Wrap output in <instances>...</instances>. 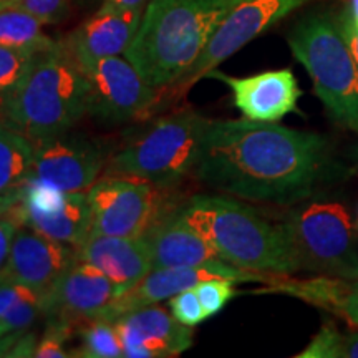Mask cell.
Instances as JSON below:
<instances>
[{
  "mask_svg": "<svg viewBox=\"0 0 358 358\" xmlns=\"http://www.w3.org/2000/svg\"><path fill=\"white\" fill-rule=\"evenodd\" d=\"M34 53L0 47V101L10 95L29 73L35 60Z\"/></svg>",
  "mask_w": 358,
  "mask_h": 358,
  "instance_id": "4316f807",
  "label": "cell"
},
{
  "mask_svg": "<svg viewBox=\"0 0 358 358\" xmlns=\"http://www.w3.org/2000/svg\"><path fill=\"white\" fill-rule=\"evenodd\" d=\"M252 294H284L310 303L358 327V285L340 277L317 275L312 279H289L277 275L266 287L252 290Z\"/></svg>",
  "mask_w": 358,
  "mask_h": 358,
  "instance_id": "44dd1931",
  "label": "cell"
},
{
  "mask_svg": "<svg viewBox=\"0 0 358 358\" xmlns=\"http://www.w3.org/2000/svg\"><path fill=\"white\" fill-rule=\"evenodd\" d=\"M87 80V113L105 123L140 120L159 98L127 57L116 55L80 65Z\"/></svg>",
  "mask_w": 358,
  "mask_h": 358,
  "instance_id": "30bf717a",
  "label": "cell"
},
{
  "mask_svg": "<svg viewBox=\"0 0 358 358\" xmlns=\"http://www.w3.org/2000/svg\"><path fill=\"white\" fill-rule=\"evenodd\" d=\"M306 2L308 0H239L224 17L203 55L176 88H187L199 78H204L209 71L216 70L217 65L234 55L244 45L267 32L272 25Z\"/></svg>",
  "mask_w": 358,
  "mask_h": 358,
  "instance_id": "8fae6325",
  "label": "cell"
},
{
  "mask_svg": "<svg viewBox=\"0 0 358 358\" xmlns=\"http://www.w3.org/2000/svg\"><path fill=\"white\" fill-rule=\"evenodd\" d=\"M282 226L299 268L317 275L358 279L355 227L342 204L329 199H302L285 214Z\"/></svg>",
  "mask_w": 358,
  "mask_h": 358,
  "instance_id": "52a82bcc",
  "label": "cell"
},
{
  "mask_svg": "<svg viewBox=\"0 0 358 358\" xmlns=\"http://www.w3.org/2000/svg\"><path fill=\"white\" fill-rule=\"evenodd\" d=\"M87 115V80L65 43L35 57L29 73L0 101V120L34 145L69 133Z\"/></svg>",
  "mask_w": 358,
  "mask_h": 358,
  "instance_id": "277c9868",
  "label": "cell"
},
{
  "mask_svg": "<svg viewBox=\"0 0 358 358\" xmlns=\"http://www.w3.org/2000/svg\"><path fill=\"white\" fill-rule=\"evenodd\" d=\"M169 308H171L173 317L179 324L191 327V329H194V327L203 324L206 319H209L206 315L203 303H201L194 287L182 290V292L169 299Z\"/></svg>",
  "mask_w": 358,
  "mask_h": 358,
  "instance_id": "f546056e",
  "label": "cell"
},
{
  "mask_svg": "<svg viewBox=\"0 0 358 358\" xmlns=\"http://www.w3.org/2000/svg\"><path fill=\"white\" fill-rule=\"evenodd\" d=\"M355 159H357V168H358V146L355 148Z\"/></svg>",
  "mask_w": 358,
  "mask_h": 358,
  "instance_id": "8d00e7d4",
  "label": "cell"
},
{
  "mask_svg": "<svg viewBox=\"0 0 358 358\" xmlns=\"http://www.w3.org/2000/svg\"><path fill=\"white\" fill-rule=\"evenodd\" d=\"M73 332V325L65 324V322L47 319V327L42 337L38 338L35 355L37 358H66L71 353L66 352L65 343L69 342Z\"/></svg>",
  "mask_w": 358,
  "mask_h": 358,
  "instance_id": "f1b7e54d",
  "label": "cell"
},
{
  "mask_svg": "<svg viewBox=\"0 0 358 358\" xmlns=\"http://www.w3.org/2000/svg\"><path fill=\"white\" fill-rule=\"evenodd\" d=\"M115 325L127 358L178 357L192 345L191 327L179 324L156 303L124 313Z\"/></svg>",
  "mask_w": 358,
  "mask_h": 358,
  "instance_id": "e0dca14e",
  "label": "cell"
},
{
  "mask_svg": "<svg viewBox=\"0 0 358 358\" xmlns=\"http://www.w3.org/2000/svg\"><path fill=\"white\" fill-rule=\"evenodd\" d=\"M327 166L322 134L248 118L211 120L194 176L231 198L295 204L312 194Z\"/></svg>",
  "mask_w": 358,
  "mask_h": 358,
  "instance_id": "6da1fadb",
  "label": "cell"
},
{
  "mask_svg": "<svg viewBox=\"0 0 358 358\" xmlns=\"http://www.w3.org/2000/svg\"><path fill=\"white\" fill-rule=\"evenodd\" d=\"M357 229H358V217H357Z\"/></svg>",
  "mask_w": 358,
  "mask_h": 358,
  "instance_id": "74e56055",
  "label": "cell"
},
{
  "mask_svg": "<svg viewBox=\"0 0 358 358\" xmlns=\"http://www.w3.org/2000/svg\"><path fill=\"white\" fill-rule=\"evenodd\" d=\"M275 275L257 274V272L244 271L231 264L217 261L208 266L192 267H164L153 268L150 274L143 277L136 285L124 290L100 317L108 320H116L124 313L138 310V308L153 306L161 301H166L186 289H192L203 280L209 279H229L234 282H261L267 284Z\"/></svg>",
  "mask_w": 358,
  "mask_h": 358,
  "instance_id": "4fadbf2b",
  "label": "cell"
},
{
  "mask_svg": "<svg viewBox=\"0 0 358 358\" xmlns=\"http://www.w3.org/2000/svg\"><path fill=\"white\" fill-rule=\"evenodd\" d=\"M206 77L216 78L229 87L232 103L248 120L275 123L289 113H299L297 103L302 90L290 69L267 70L244 78L213 70Z\"/></svg>",
  "mask_w": 358,
  "mask_h": 358,
  "instance_id": "9a60e30c",
  "label": "cell"
},
{
  "mask_svg": "<svg viewBox=\"0 0 358 358\" xmlns=\"http://www.w3.org/2000/svg\"><path fill=\"white\" fill-rule=\"evenodd\" d=\"M158 189L141 179L105 174L88 189L90 234L143 236L168 211Z\"/></svg>",
  "mask_w": 358,
  "mask_h": 358,
  "instance_id": "9c48e42d",
  "label": "cell"
},
{
  "mask_svg": "<svg viewBox=\"0 0 358 358\" xmlns=\"http://www.w3.org/2000/svg\"><path fill=\"white\" fill-rule=\"evenodd\" d=\"M77 259L75 245L50 239L29 227H19L3 272L45 297Z\"/></svg>",
  "mask_w": 358,
  "mask_h": 358,
  "instance_id": "2e32d148",
  "label": "cell"
},
{
  "mask_svg": "<svg viewBox=\"0 0 358 358\" xmlns=\"http://www.w3.org/2000/svg\"><path fill=\"white\" fill-rule=\"evenodd\" d=\"M209 122L192 110L163 116L127 143L108 161L105 174L136 178L158 187L179 182L194 173Z\"/></svg>",
  "mask_w": 358,
  "mask_h": 358,
  "instance_id": "5b68a950",
  "label": "cell"
},
{
  "mask_svg": "<svg viewBox=\"0 0 358 358\" xmlns=\"http://www.w3.org/2000/svg\"><path fill=\"white\" fill-rule=\"evenodd\" d=\"M17 2H19V0H0V12L6 10V8L15 7Z\"/></svg>",
  "mask_w": 358,
  "mask_h": 358,
  "instance_id": "e575fe53",
  "label": "cell"
},
{
  "mask_svg": "<svg viewBox=\"0 0 358 358\" xmlns=\"http://www.w3.org/2000/svg\"><path fill=\"white\" fill-rule=\"evenodd\" d=\"M338 25L340 29H342L343 37H345L348 47H350V50L353 53V58H355L358 65V27L355 24V20H353L350 7H347L345 10L340 13Z\"/></svg>",
  "mask_w": 358,
  "mask_h": 358,
  "instance_id": "1f68e13d",
  "label": "cell"
},
{
  "mask_svg": "<svg viewBox=\"0 0 358 358\" xmlns=\"http://www.w3.org/2000/svg\"><path fill=\"white\" fill-rule=\"evenodd\" d=\"M178 209L221 261L267 275L301 271L282 222L267 221L257 209L226 194H196Z\"/></svg>",
  "mask_w": 358,
  "mask_h": 358,
  "instance_id": "3957f363",
  "label": "cell"
},
{
  "mask_svg": "<svg viewBox=\"0 0 358 358\" xmlns=\"http://www.w3.org/2000/svg\"><path fill=\"white\" fill-rule=\"evenodd\" d=\"M118 295L100 268L77 259L43 297V315L75 327L100 317Z\"/></svg>",
  "mask_w": 358,
  "mask_h": 358,
  "instance_id": "5bb4252c",
  "label": "cell"
},
{
  "mask_svg": "<svg viewBox=\"0 0 358 358\" xmlns=\"http://www.w3.org/2000/svg\"><path fill=\"white\" fill-rule=\"evenodd\" d=\"M0 216L75 248L87 239L92 226L88 192L57 191L34 181L0 198Z\"/></svg>",
  "mask_w": 358,
  "mask_h": 358,
  "instance_id": "ba28073f",
  "label": "cell"
},
{
  "mask_svg": "<svg viewBox=\"0 0 358 358\" xmlns=\"http://www.w3.org/2000/svg\"><path fill=\"white\" fill-rule=\"evenodd\" d=\"M357 285H358V279H357Z\"/></svg>",
  "mask_w": 358,
  "mask_h": 358,
  "instance_id": "f35d334b",
  "label": "cell"
},
{
  "mask_svg": "<svg viewBox=\"0 0 358 358\" xmlns=\"http://www.w3.org/2000/svg\"><path fill=\"white\" fill-rule=\"evenodd\" d=\"M237 282L229 279H209L196 285L194 290L198 294L206 315H217L224 307L237 295L234 285Z\"/></svg>",
  "mask_w": 358,
  "mask_h": 358,
  "instance_id": "83f0119b",
  "label": "cell"
},
{
  "mask_svg": "<svg viewBox=\"0 0 358 358\" xmlns=\"http://www.w3.org/2000/svg\"><path fill=\"white\" fill-rule=\"evenodd\" d=\"M43 315V295L0 272V338L27 332Z\"/></svg>",
  "mask_w": 358,
  "mask_h": 358,
  "instance_id": "7402d4cb",
  "label": "cell"
},
{
  "mask_svg": "<svg viewBox=\"0 0 358 358\" xmlns=\"http://www.w3.org/2000/svg\"><path fill=\"white\" fill-rule=\"evenodd\" d=\"M17 229H19V227H17L10 219L0 216V272L3 271V267H6V264L8 261L12 241Z\"/></svg>",
  "mask_w": 358,
  "mask_h": 358,
  "instance_id": "d6a6232c",
  "label": "cell"
},
{
  "mask_svg": "<svg viewBox=\"0 0 358 358\" xmlns=\"http://www.w3.org/2000/svg\"><path fill=\"white\" fill-rule=\"evenodd\" d=\"M34 159V143L0 120V198L15 194L29 182Z\"/></svg>",
  "mask_w": 358,
  "mask_h": 358,
  "instance_id": "603a6c76",
  "label": "cell"
},
{
  "mask_svg": "<svg viewBox=\"0 0 358 358\" xmlns=\"http://www.w3.org/2000/svg\"><path fill=\"white\" fill-rule=\"evenodd\" d=\"M17 6L48 25L58 24L69 15L70 0H19Z\"/></svg>",
  "mask_w": 358,
  "mask_h": 358,
  "instance_id": "4dcf8cb0",
  "label": "cell"
},
{
  "mask_svg": "<svg viewBox=\"0 0 358 358\" xmlns=\"http://www.w3.org/2000/svg\"><path fill=\"white\" fill-rule=\"evenodd\" d=\"M350 12L353 15V20H355V24L358 27V0H352L350 2Z\"/></svg>",
  "mask_w": 358,
  "mask_h": 358,
  "instance_id": "d590c367",
  "label": "cell"
},
{
  "mask_svg": "<svg viewBox=\"0 0 358 358\" xmlns=\"http://www.w3.org/2000/svg\"><path fill=\"white\" fill-rule=\"evenodd\" d=\"M294 57L306 66L325 110L343 128L358 133V65L338 20L310 15L289 37Z\"/></svg>",
  "mask_w": 358,
  "mask_h": 358,
  "instance_id": "8992f818",
  "label": "cell"
},
{
  "mask_svg": "<svg viewBox=\"0 0 358 358\" xmlns=\"http://www.w3.org/2000/svg\"><path fill=\"white\" fill-rule=\"evenodd\" d=\"M148 0H103L101 7L115 8V10H131V8H143Z\"/></svg>",
  "mask_w": 358,
  "mask_h": 358,
  "instance_id": "836d02e7",
  "label": "cell"
},
{
  "mask_svg": "<svg viewBox=\"0 0 358 358\" xmlns=\"http://www.w3.org/2000/svg\"><path fill=\"white\" fill-rule=\"evenodd\" d=\"M29 181L64 192H88L106 164L100 145L75 134H58L37 143Z\"/></svg>",
  "mask_w": 358,
  "mask_h": 358,
  "instance_id": "7c38bea8",
  "label": "cell"
},
{
  "mask_svg": "<svg viewBox=\"0 0 358 358\" xmlns=\"http://www.w3.org/2000/svg\"><path fill=\"white\" fill-rule=\"evenodd\" d=\"M141 17V8L115 10L100 7L70 35L65 45L78 65L106 57L124 55L138 32Z\"/></svg>",
  "mask_w": 358,
  "mask_h": 358,
  "instance_id": "d6986e66",
  "label": "cell"
},
{
  "mask_svg": "<svg viewBox=\"0 0 358 358\" xmlns=\"http://www.w3.org/2000/svg\"><path fill=\"white\" fill-rule=\"evenodd\" d=\"M43 22L15 6L0 12V47L15 48L34 55L52 50L57 42L43 34Z\"/></svg>",
  "mask_w": 358,
  "mask_h": 358,
  "instance_id": "cb8c5ba5",
  "label": "cell"
},
{
  "mask_svg": "<svg viewBox=\"0 0 358 358\" xmlns=\"http://www.w3.org/2000/svg\"><path fill=\"white\" fill-rule=\"evenodd\" d=\"M71 357L82 358H118L123 357L122 340L113 320L95 317L80 329V347Z\"/></svg>",
  "mask_w": 358,
  "mask_h": 358,
  "instance_id": "d4e9b609",
  "label": "cell"
},
{
  "mask_svg": "<svg viewBox=\"0 0 358 358\" xmlns=\"http://www.w3.org/2000/svg\"><path fill=\"white\" fill-rule=\"evenodd\" d=\"M239 0H150L124 57L151 87L176 88Z\"/></svg>",
  "mask_w": 358,
  "mask_h": 358,
  "instance_id": "7a4b0ae2",
  "label": "cell"
},
{
  "mask_svg": "<svg viewBox=\"0 0 358 358\" xmlns=\"http://www.w3.org/2000/svg\"><path fill=\"white\" fill-rule=\"evenodd\" d=\"M143 237L153 268L208 266L221 261L206 241L182 219L179 209L164 211Z\"/></svg>",
  "mask_w": 358,
  "mask_h": 358,
  "instance_id": "ffe728a7",
  "label": "cell"
},
{
  "mask_svg": "<svg viewBox=\"0 0 358 358\" xmlns=\"http://www.w3.org/2000/svg\"><path fill=\"white\" fill-rule=\"evenodd\" d=\"M78 259L105 274L118 287L120 294L136 285L153 271V261L143 236L88 234L78 245Z\"/></svg>",
  "mask_w": 358,
  "mask_h": 358,
  "instance_id": "ac0fdd59",
  "label": "cell"
},
{
  "mask_svg": "<svg viewBox=\"0 0 358 358\" xmlns=\"http://www.w3.org/2000/svg\"><path fill=\"white\" fill-rule=\"evenodd\" d=\"M297 358H358V330L340 332L332 324H325L313 335L310 343Z\"/></svg>",
  "mask_w": 358,
  "mask_h": 358,
  "instance_id": "484cf974",
  "label": "cell"
}]
</instances>
